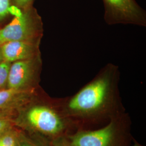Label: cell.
I'll list each match as a JSON object with an SVG mask.
<instances>
[{
  "label": "cell",
  "mask_w": 146,
  "mask_h": 146,
  "mask_svg": "<svg viewBox=\"0 0 146 146\" xmlns=\"http://www.w3.org/2000/svg\"><path fill=\"white\" fill-rule=\"evenodd\" d=\"M131 130V117L125 111L100 128L78 130L68 138L74 146H132Z\"/></svg>",
  "instance_id": "obj_3"
},
{
  "label": "cell",
  "mask_w": 146,
  "mask_h": 146,
  "mask_svg": "<svg viewBox=\"0 0 146 146\" xmlns=\"http://www.w3.org/2000/svg\"><path fill=\"white\" fill-rule=\"evenodd\" d=\"M3 61V58L2 57V55L1 54V50H0V63L2 62Z\"/></svg>",
  "instance_id": "obj_18"
},
{
  "label": "cell",
  "mask_w": 146,
  "mask_h": 146,
  "mask_svg": "<svg viewBox=\"0 0 146 146\" xmlns=\"http://www.w3.org/2000/svg\"><path fill=\"white\" fill-rule=\"evenodd\" d=\"M17 146H42L38 144L36 141L33 140L23 133H20L19 141Z\"/></svg>",
  "instance_id": "obj_13"
},
{
  "label": "cell",
  "mask_w": 146,
  "mask_h": 146,
  "mask_svg": "<svg viewBox=\"0 0 146 146\" xmlns=\"http://www.w3.org/2000/svg\"><path fill=\"white\" fill-rule=\"evenodd\" d=\"M119 67L109 63L72 96L59 99L63 111L78 130L106 125L125 112L120 97Z\"/></svg>",
  "instance_id": "obj_1"
},
{
  "label": "cell",
  "mask_w": 146,
  "mask_h": 146,
  "mask_svg": "<svg viewBox=\"0 0 146 146\" xmlns=\"http://www.w3.org/2000/svg\"><path fill=\"white\" fill-rule=\"evenodd\" d=\"M34 0H11V3L22 9H26L33 7Z\"/></svg>",
  "instance_id": "obj_14"
},
{
  "label": "cell",
  "mask_w": 146,
  "mask_h": 146,
  "mask_svg": "<svg viewBox=\"0 0 146 146\" xmlns=\"http://www.w3.org/2000/svg\"><path fill=\"white\" fill-rule=\"evenodd\" d=\"M143 146L140 144L138 141H137L134 138L133 139V146Z\"/></svg>",
  "instance_id": "obj_17"
},
{
  "label": "cell",
  "mask_w": 146,
  "mask_h": 146,
  "mask_svg": "<svg viewBox=\"0 0 146 146\" xmlns=\"http://www.w3.org/2000/svg\"><path fill=\"white\" fill-rule=\"evenodd\" d=\"M11 5V0H0V23L4 21L9 15L8 11Z\"/></svg>",
  "instance_id": "obj_12"
},
{
  "label": "cell",
  "mask_w": 146,
  "mask_h": 146,
  "mask_svg": "<svg viewBox=\"0 0 146 146\" xmlns=\"http://www.w3.org/2000/svg\"><path fill=\"white\" fill-rule=\"evenodd\" d=\"M52 146H74L68 139V136L58 138L52 142Z\"/></svg>",
  "instance_id": "obj_15"
},
{
  "label": "cell",
  "mask_w": 146,
  "mask_h": 146,
  "mask_svg": "<svg viewBox=\"0 0 146 146\" xmlns=\"http://www.w3.org/2000/svg\"><path fill=\"white\" fill-rule=\"evenodd\" d=\"M11 63L3 61L0 63V90L7 88Z\"/></svg>",
  "instance_id": "obj_10"
},
{
  "label": "cell",
  "mask_w": 146,
  "mask_h": 146,
  "mask_svg": "<svg viewBox=\"0 0 146 146\" xmlns=\"http://www.w3.org/2000/svg\"><path fill=\"white\" fill-rule=\"evenodd\" d=\"M13 113H0V134L13 127V120L11 119Z\"/></svg>",
  "instance_id": "obj_11"
},
{
  "label": "cell",
  "mask_w": 146,
  "mask_h": 146,
  "mask_svg": "<svg viewBox=\"0 0 146 146\" xmlns=\"http://www.w3.org/2000/svg\"><path fill=\"white\" fill-rule=\"evenodd\" d=\"M104 20L110 26H146V12L135 0H102Z\"/></svg>",
  "instance_id": "obj_5"
},
{
  "label": "cell",
  "mask_w": 146,
  "mask_h": 146,
  "mask_svg": "<svg viewBox=\"0 0 146 146\" xmlns=\"http://www.w3.org/2000/svg\"><path fill=\"white\" fill-rule=\"evenodd\" d=\"M18 125L34 134L45 138L51 145L58 138L78 131L73 122L63 111L59 99L40 101L37 90L31 99L19 110Z\"/></svg>",
  "instance_id": "obj_2"
},
{
  "label": "cell",
  "mask_w": 146,
  "mask_h": 146,
  "mask_svg": "<svg viewBox=\"0 0 146 146\" xmlns=\"http://www.w3.org/2000/svg\"><path fill=\"white\" fill-rule=\"evenodd\" d=\"M5 88L0 90V113L18 111L31 99L37 91Z\"/></svg>",
  "instance_id": "obj_8"
},
{
  "label": "cell",
  "mask_w": 146,
  "mask_h": 146,
  "mask_svg": "<svg viewBox=\"0 0 146 146\" xmlns=\"http://www.w3.org/2000/svg\"><path fill=\"white\" fill-rule=\"evenodd\" d=\"M41 65V55L35 58L11 63L7 88L36 90Z\"/></svg>",
  "instance_id": "obj_6"
},
{
  "label": "cell",
  "mask_w": 146,
  "mask_h": 146,
  "mask_svg": "<svg viewBox=\"0 0 146 146\" xmlns=\"http://www.w3.org/2000/svg\"><path fill=\"white\" fill-rule=\"evenodd\" d=\"M41 41H15L3 43L0 50L3 61L12 63L35 58L41 55Z\"/></svg>",
  "instance_id": "obj_7"
},
{
  "label": "cell",
  "mask_w": 146,
  "mask_h": 146,
  "mask_svg": "<svg viewBox=\"0 0 146 146\" xmlns=\"http://www.w3.org/2000/svg\"><path fill=\"white\" fill-rule=\"evenodd\" d=\"M23 9H22L19 7L14 5H11L9 8V15L14 16V17H20L23 14Z\"/></svg>",
  "instance_id": "obj_16"
},
{
  "label": "cell",
  "mask_w": 146,
  "mask_h": 146,
  "mask_svg": "<svg viewBox=\"0 0 146 146\" xmlns=\"http://www.w3.org/2000/svg\"><path fill=\"white\" fill-rule=\"evenodd\" d=\"M20 132L13 127L0 134V146H17Z\"/></svg>",
  "instance_id": "obj_9"
},
{
  "label": "cell",
  "mask_w": 146,
  "mask_h": 146,
  "mask_svg": "<svg viewBox=\"0 0 146 146\" xmlns=\"http://www.w3.org/2000/svg\"><path fill=\"white\" fill-rule=\"evenodd\" d=\"M43 26L41 17L33 7L23 9L22 15L14 17L0 29V46L15 41H41Z\"/></svg>",
  "instance_id": "obj_4"
}]
</instances>
